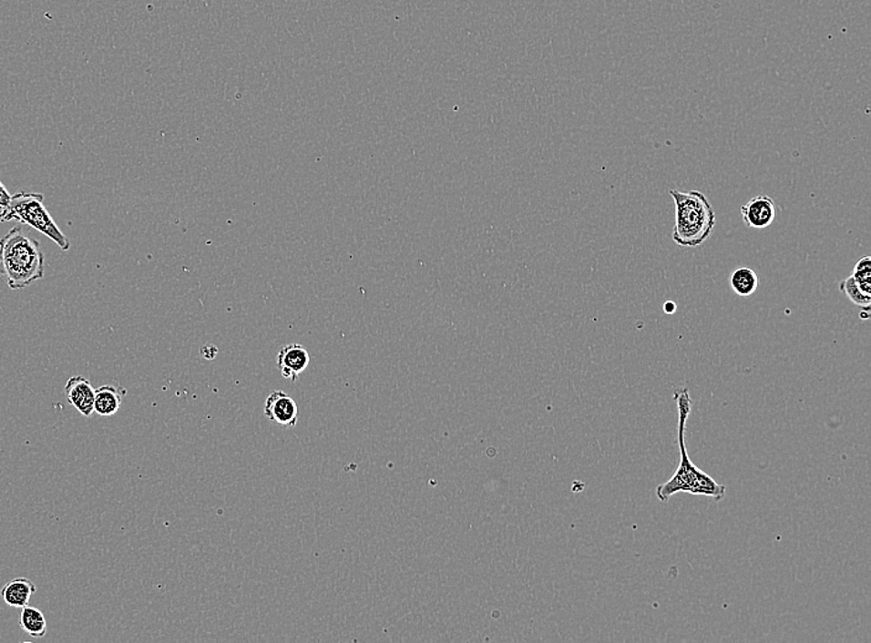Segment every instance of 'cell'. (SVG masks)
<instances>
[{
	"mask_svg": "<svg viewBox=\"0 0 871 643\" xmlns=\"http://www.w3.org/2000/svg\"><path fill=\"white\" fill-rule=\"evenodd\" d=\"M675 399L677 407H679L680 464L669 482L660 484L658 489H656V495L662 503H667L670 497L679 493L708 496L715 501L723 500L725 494H727V487L721 485L713 478H711L707 473L697 468L691 462L689 453H687L684 432H686L687 420H689L691 410H692V400H691L689 390H677Z\"/></svg>",
	"mask_w": 871,
	"mask_h": 643,
	"instance_id": "cell-1",
	"label": "cell"
},
{
	"mask_svg": "<svg viewBox=\"0 0 871 643\" xmlns=\"http://www.w3.org/2000/svg\"><path fill=\"white\" fill-rule=\"evenodd\" d=\"M0 272L12 290H23L43 279L45 259L40 243L19 226L0 240Z\"/></svg>",
	"mask_w": 871,
	"mask_h": 643,
	"instance_id": "cell-2",
	"label": "cell"
},
{
	"mask_svg": "<svg viewBox=\"0 0 871 643\" xmlns=\"http://www.w3.org/2000/svg\"><path fill=\"white\" fill-rule=\"evenodd\" d=\"M676 206L673 243L697 248L707 241L715 227V213L706 195L700 191H670Z\"/></svg>",
	"mask_w": 871,
	"mask_h": 643,
	"instance_id": "cell-3",
	"label": "cell"
},
{
	"mask_svg": "<svg viewBox=\"0 0 871 643\" xmlns=\"http://www.w3.org/2000/svg\"><path fill=\"white\" fill-rule=\"evenodd\" d=\"M0 220L2 222L18 220L40 231L45 237L50 238L61 250H70V240L62 233L60 227L48 213L44 205V196L40 193L19 192L12 196L8 209L0 214Z\"/></svg>",
	"mask_w": 871,
	"mask_h": 643,
	"instance_id": "cell-4",
	"label": "cell"
},
{
	"mask_svg": "<svg viewBox=\"0 0 871 643\" xmlns=\"http://www.w3.org/2000/svg\"><path fill=\"white\" fill-rule=\"evenodd\" d=\"M743 220L753 230H766L776 218L775 200L766 195H759L749 199L741 207Z\"/></svg>",
	"mask_w": 871,
	"mask_h": 643,
	"instance_id": "cell-5",
	"label": "cell"
},
{
	"mask_svg": "<svg viewBox=\"0 0 871 643\" xmlns=\"http://www.w3.org/2000/svg\"><path fill=\"white\" fill-rule=\"evenodd\" d=\"M265 416L279 426L292 428L299 422V407L296 401L283 392H274L265 403Z\"/></svg>",
	"mask_w": 871,
	"mask_h": 643,
	"instance_id": "cell-6",
	"label": "cell"
},
{
	"mask_svg": "<svg viewBox=\"0 0 871 643\" xmlns=\"http://www.w3.org/2000/svg\"><path fill=\"white\" fill-rule=\"evenodd\" d=\"M309 364L310 354L303 345L289 344L280 349L276 366L283 378L296 382Z\"/></svg>",
	"mask_w": 871,
	"mask_h": 643,
	"instance_id": "cell-7",
	"label": "cell"
},
{
	"mask_svg": "<svg viewBox=\"0 0 871 643\" xmlns=\"http://www.w3.org/2000/svg\"><path fill=\"white\" fill-rule=\"evenodd\" d=\"M66 397L68 403L78 411L82 416L91 417L95 413L96 390L89 380L83 376H72L65 386Z\"/></svg>",
	"mask_w": 871,
	"mask_h": 643,
	"instance_id": "cell-8",
	"label": "cell"
},
{
	"mask_svg": "<svg viewBox=\"0 0 871 643\" xmlns=\"http://www.w3.org/2000/svg\"><path fill=\"white\" fill-rule=\"evenodd\" d=\"M36 584L30 579L19 577L6 583L0 590V596L8 607L23 608L29 605L31 597L36 594Z\"/></svg>",
	"mask_w": 871,
	"mask_h": 643,
	"instance_id": "cell-9",
	"label": "cell"
},
{
	"mask_svg": "<svg viewBox=\"0 0 871 643\" xmlns=\"http://www.w3.org/2000/svg\"><path fill=\"white\" fill-rule=\"evenodd\" d=\"M127 390L113 385H103L96 389L95 413L99 416H114L122 407L123 396Z\"/></svg>",
	"mask_w": 871,
	"mask_h": 643,
	"instance_id": "cell-10",
	"label": "cell"
},
{
	"mask_svg": "<svg viewBox=\"0 0 871 643\" xmlns=\"http://www.w3.org/2000/svg\"><path fill=\"white\" fill-rule=\"evenodd\" d=\"M733 291L741 297H750L756 292L759 287V278L756 272L750 268H736L729 278Z\"/></svg>",
	"mask_w": 871,
	"mask_h": 643,
	"instance_id": "cell-11",
	"label": "cell"
},
{
	"mask_svg": "<svg viewBox=\"0 0 871 643\" xmlns=\"http://www.w3.org/2000/svg\"><path fill=\"white\" fill-rule=\"evenodd\" d=\"M20 626L27 635L34 638H41L46 635L47 624L46 618L41 613L39 608L29 607H23L19 617Z\"/></svg>",
	"mask_w": 871,
	"mask_h": 643,
	"instance_id": "cell-12",
	"label": "cell"
},
{
	"mask_svg": "<svg viewBox=\"0 0 871 643\" xmlns=\"http://www.w3.org/2000/svg\"><path fill=\"white\" fill-rule=\"evenodd\" d=\"M852 278L866 295L871 296V257L866 255L854 266Z\"/></svg>",
	"mask_w": 871,
	"mask_h": 643,
	"instance_id": "cell-13",
	"label": "cell"
},
{
	"mask_svg": "<svg viewBox=\"0 0 871 643\" xmlns=\"http://www.w3.org/2000/svg\"><path fill=\"white\" fill-rule=\"evenodd\" d=\"M839 290H841V292L845 293V295L848 297V300L852 301L854 304L862 307V310L870 309L871 296L862 292V290H860L859 287L856 286V281H854L852 275L839 283Z\"/></svg>",
	"mask_w": 871,
	"mask_h": 643,
	"instance_id": "cell-14",
	"label": "cell"
},
{
	"mask_svg": "<svg viewBox=\"0 0 871 643\" xmlns=\"http://www.w3.org/2000/svg\"><path fill=\"white\" fill-rule=\"evenodd\" d=\"M10 199H12V196H10V193L8 192V189H6L5 183H3L2 179H0V214L8 209Z\"/></svg>",
	"mask_w": 871,
	"mask_h": 643,
	"instance_id": "cell-15",
	"label": "cell"
},
{
	"mask_svg": "<svg viewBox=\"0 0 871 643\" xmlns=\"http://www.w3.org/2000/svg\"><path fill=\"white\" fill-rule=\"evenodd\" d=\"M663 310H665V312L669 314L675 313L677 310L676 303L672 302V301H667V302L663 304Z\"/></svg>",
	"mask_w": 871,
	"mask_h": 643,
	"instance_id": "cell-16",
	"label": "cell"
}]
</instances>
